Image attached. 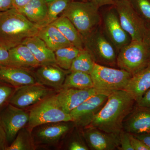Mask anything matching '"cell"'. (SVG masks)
Masks as SVG:
<instances>
[{"label": "cell", "instance_id": "cell-1", "mask_svg": "<svg viewBox=\"0 0 150 150\" xmlns=\"http://www.w3.org/2000/svg\"><path fill=\"white\" fill-rule=\"evenodd\" d=\"M136 104L133 96L125 90L113 92L108 95L104 106L88 126L119 134L123 130V121Z\"/></svg>", "mask_w": 150, "mask_h": 150}, {"label": "cell", "instance_id": "cell-2", "mask_svg": "<svg viewBox=\"0 0 150 150\" xmlns=\"http://www.w3.org/2000/svg\"><path fill=\"white\" fill-rule=\"evenodd\" d=\"M39 28L16 9L0 12V43L9 49L37 35Z\"/></svg>", "mask_w": 150, "mask_h": 150}, {"label": "cell", "instance_id": "cell-3", "mask_svg": "<svg viewBox=\"0 0 150 150\" xmlns=\"http://www.w3.org/2000/svg\"><path fill=\"white\" fill-rule=\"evenodd\" d=\"M99 8L90 1H72L61 15L71 22L83 39L101 25Z\"/></svg>", "mask_w": 150, "mask_h": 150}, {"label": "cell", "instance_id": "cell-4", "mask_svg": "<svg viewBox=\"0 0 150 150\" xmlns=\"http://www.w3.org/2000/svg\"><path fill=\"white\" fill-rule=\"evenodd\" d=\"M29 113V120L26 127L31 131L35 127L46 123L73 122L70 114L65 112L60 106L56 94L35 104Z\"/></svg>", "mask_w": 150, "mask_h": 150}, {"label": "cell", "instance_id": "cell-5", "mask_svg": "<svg viewBox=\"0 0 150 150\" xmlns=\"http://www.w3.org/2000/svg\"><path fill=\"white\" fill-rule=\"evenodd\" d=\"M90 75L94 88L108 95L116 91L125 90L132 76L125 70L96 63Z\"/></svg>", "mask_w": 150, "mask_h": 150}, {"label": "cell", "instance_id": "cell-6", "mask_svg": "<svg viewBox=\"0 0 150 150\" xmlns=\"http://www.w3.org/2000/svg\"><path fill=\"white\" fill-rule=\"evenodd\" d=\"M84 48L88 51L96 64L115 68L118 53L103 31L101 26L83 39Z\"/></svg>", "mask_w": 150, "mask_h": 150}, {"label": "cell", "instance_id": "cell-7", "mask_svg": "<svg viewBox=\"0 0 150 150\" xmlns=\"http://www.w3.org/2000/svg\"><path fill=\"white\" fill-rule=\"evenodd\" d=\"M150 64V51L143 40H131L118 52L117 67L132 76Z\"/></svg>", "mask_w": 150, "mask_h": 150}, {"label": "cell", "instance_id": "cell-8", "mask_svg": "<svg viewBox=\"0 0 150 150\" xmlns=\"http://www.w3.org/2000/svg\"><path fill=\"white\" fill-rule=\"evenodd\" d=\"M119 21L131 40H143L147 28L128 0H119L113 6Z\"/></svg>", "mask_w": 150, "mask_h": 150}, {"label": "cell", "instance_id": "cell-9", "mask_svg": "<svg viewBox=\"0 0 150 150\" xmlns=\"http://www.w3.org/2000/svg\"><path fill=\"white\" fill-rule=\"evenodd\" d=\"M101 17L100 26L103 31L118 53L121 48L131 42V38L121 26L113 6L105 11Z\"/></svg>", "mask_w": 150, "mask_h": 150}, {"label": "cell", "instance_id": "cell-10", "mask_svg": "<svg viewBox=\"0 0 150 150\" xmlns=\"http://www.w3.org/2000/svg\"><path fill=\"white\" fill-rule=\"evenodd\" d=\"M55 90L37 83L16 88L9 103L21 109L34 106L54 94Z\"/></svg>", "mask_w": 150, "mask_h": 150}, {"label": "cell", "instance_id": "cell-11", "mask_svg": "<svg viewBox=\"0 0 150 150\" xmlns=\"http://www.w3.org/2000/svg\"><path fill=\"white\" fill-rule=\"evenodd\" d=\"M29 113L23 109L8 103L0 112V124L4 130L8 145L15 139L19 131L27 126Z\"/></svg>", "mask_w": 150, "mask_h": 150}, {"label": "cell", "instance_id": "cell-12", "mask_svg": "<svg viewBox=\"0 0 150 150\" xmlns=\"http://www.w3.org/2000/svg\"><path fill=\"white\" fill-rule=\"evenodd\" d=\"M108 95L97 94L86 100L70 112L73 122L79 127L88 126L107 101Z\"/></svg>", "mask_w": 150, "mask_h": 150}, {"label": "cell", "instance_id": "cell-13", "mask_svg": "<svg viewBox=\"0 0 150 150\" xmlns=\"http://www.w3.org/2000/svg\"><path fill=\"white\" fill-rule=\"evenodd\" d=\"M68 122L46 123L35 127L31 131L35 146L56 144L69 131Z\"/></svg>", "mask_w": 150, "mask_h": 150}, {"label": "cell", "instance_id": "cell-14", "mask_svg": "<svg viewBox=\"0 0 150 150\" xmlns=\"http://www.w3.org/2000/svg\"><path fill=\"white\" fill-rule=\"evenodd\" d=\"M83 136L89 148L94 150H114L119 146V134L107 133L95 127L84 128Z\"/></svg>", "mask_w": 150, "mask_h": 150}, {"label": "cell", "instance_id": "cell-15", "mask_svg": "<svg viewBox=\"0 0 150 150\" xmlns=\"http://www.w3.org/2000/svg\"><path fill=\"white\" fill-rule=\"evenodd\" d=\"M35 69L33 73L37 82L58 91L63 88L65 79L70 72L56 64L41 65Z\"/></svg>", "mask_w": 150, "mask_h": 150}, {"label": "cell", "instance_id": "cell-16", "mask_svg": "<svg viewBox=\"0 0 150 150\" xmlns=\"http://www.w3.org/2000/svg\"><path fill=\"white\" fill-rule=\"evenodd\" d=\"M97 94H104L96 89L63 88L56 94L57 100L62 109L70 112L90 98Z\"/></svg>", "mask_w": 150, "mask_h": 150}, {"label": "cell", "instance_id": "cell-17", "mask_svg": "<svg viewBox=\"0 0 150 150\" xmlns=\"http://www.w3.org/2000/svg\"><path fill=\"white\" fill-rule=\"evenodd\" d=\"M123 130L133 134L150 131V107L139 106L136 104L123 121Z\"/></svg>", "mask_w": 150, "mask_h": 150}, {"label": "cell", "instance_id": "cell-18", "mask_svg": "<svg viewBox=\"0 0 150 150\" xmlns=\"http://www.w3.org/2000/svg\"><path fill=\"white\" fill-rule=\"evenodd\" d=\"M0 81L15 88L37 83L29 69L12 66H0Z\"/></svg>", "mask_w": 150, "mask_h": 150}, {"label": "cell", "instance_id": "cell-19", "mask_svg": "<svg viewBox=\"0 0 150 150\" xmlns=\"http://www.w3.org/2000/svg\"><path fill=\"white\" fill-rule=\"evenodd\" d=\"M21 43L29 48L40 66L56 64L54 51L37 35L28 38Z\"/></svg>", "mask_w": 150, "mask_h": 150}, {"label": "cell", "instance_id": "cell-20", "mask_svg": "<svg viewBox=\"0 0 150 150\" xmlns=\"http://www.w3.org/2000/svg\"><path fill=\"white\" fill-rule=\"evenodd\" d=\"M9 54L12 67L29 69L40 66L29 48L22 43L10 49Z\"/></svg>", "mask_w": 150, "mask_h": 150}, {"label": "cell", "instance_id": "cell-21", "mask_svg": "<svg viewBox=\"0 0 150 150\" xmlns=\"http://www.w3.org/2000/svg\"><path fill=\"white\" fill-rule=\"evenodd\" d=\"M150 88V64L133 76L125 90L131 94L136 103Z\"/></svg>", "mask_w": 150, "mask_h": 150}, {"label": "cell", "instance_id": "cell-22", "mask_svg": "<svg viewBox=\"0 0 150 150\" xmlns=\"http://www.w3.org/2000/svg\"><path fill=\"white\" fill-rule=\"evenodd\" d=\"M37 35L54 52L60 48L73 46L59 30L51 24L39 28Z\"/></svg>", "mask_w": 150, "mask_h": 150}, {"label": "cell", "instance_id": "cell-23", "mask_svg": "<svg viewBox=\"0 0 150 150\" xmlns=\"http://www.w3.org/2000/svg\"><path fill=\"white\" fill-rule=\"evenodd\" d=\"M18 10L40 28L47 17L48 5L46 0H31Z\"/></svg>", "mask_w": 150, "mask_h": 150}, {"label": "cell", "instance_id": "cell-24", "mask_svg": "<svg viewBox=\"0 0 150 150\" xmlns=\"http://www.w3.org/2000/svg\"><path fill=\"white\" fill-rule=\"evenodd\" d=\"M51 24L56 26L73 46L81 50L83 49L82 37L67 18L61 15Z\"/></svg>", "mask_w": 150, "mask_h": 150}, {"label": "cell", "instance_id": "cell-25", "mask_svg": "<svg viewBox=\"0 0 150 150\" xmlns=\"http://www.w3.org/2000/svg\"><path fill=\"white\" fill-rule=\"evenodd\" d=\"M92 88H93V84L90 74L81 72L70 71L66 77L62 89H82Z\"/></svg>", "mask_w": 150, "mask_h": 150}, {"label": "cell", "instance_id": "cell-26", "mask_svg": "<svg viewBox=\"0 0 150 150\" xmlns=\"http://www.w3.org/2000/svg\"><path fill=\"white\" fill-rule=\"evenodd\" d=\"M36 149L33 138L32 132L27 127L21 129L15 139L6 150H34Z\"/></svg>", "mask_w": 150, "mask_h": 150}, {"label": "cell", "instance_id": "cell-27", "mask_svg": "<svg viewBox=\"0 0 150 150\" xmlns=\"http://www.w3.org/2000/svg\"><path fill=\"white\" fill-rule=\"evenodd\" d=\"M81 50L74 46H71L54 51L56 64L63 69L69 71L73 61Z\"/></svg>", "mask_w": 150, "mask_h": 150}, {"label": "cell", "instance_id": "cell-28", "mask_svg": "<svg viewBox=\"0 0 150 150\" xmlns=\"http://www.w3.org/2000/svg\"><path fill=\"white\" fill-rule=\"evenodd\" d=\"M96 63L91 54L85 48L80 52L73 61L70 71H79L90 74Z\"/></svg>", "mask_w": 150, "mask_h": 150}, {"label": "cell", "instance_id": "cell-29", "mask_svg": "<svg viewBox=\"0 0 150 150\" xmlns=\"http://www.w3.org/2000/svg\"><path fill=\"white\" fill-rule=\"evenodd\" d=\"M71 1L72 0H53L47 3L48 13L40 28L51 24L58 18L59 15L62 14Z\"/></svg>", "mask_w": 150, "mask_h": 150}, {"label": "cell", "instance_id": "cell-30", "mask_svg": "<svg viewBox=\"0 0 150 150\" xmlns=\"http://www.w3.org/2000/svg\"><path fill=\"white\" fill-rule=\"evenodd\" d=\"M134 11L145 23L147 29L150 28V0H128Z\"/></svg>", "mask_w": 150, "mask_h": 150}, {"label": "cell", "instance_id": "cell-31", "mask_svg": "<svg viewBox=\"0 0 150 150\" xmlns=\"http://www.w3.org/2000/svg\"><path fill=\"white\" fill-rule=\"evenodd\" d=\"M15 88L0 81V112L9 103Z\"/></svg>", "mask_w": 150, "mask_h": 150}, {"label": "cell", "instance_id": "cell-32", "mask_svg": "<svg viewBox=\"0 0 150 150\" xmlns=\"http://www.w3.org/2000/svg\"><path fill=\"white\" fill-rule=\"evenodd\" d=\"M119 146L118 149L120 150H134L131 146L129 133L123 130L119 134Z\"/></svg>", "mask_w": 150, "mask_h": 150}, {"label": "cell", "instance_id": "cell-33", "mask_svg": "<svg viewBox=\"0 0 150 150\" xmlns=\"http://www.w3.org/2000/svg\"><path fill=\"white\" fill-rule=\"evenodd\" d=\"M0 66H11L9 49L0 43Z\"/></svg>", "mask_w": 150, "mask_h": 150}, {"label": "cell", "instance_id": "cell-34", "mask_svg": "<svg viewBox=\"0 0 150 150\" xmlns=\"http://www.w3.org/2000/svg\"><path fill=\"white\" fill-rule=\"evenodd\" d=\"M131 146L134 150H150L149 147L141 140L129 133Z\"/></svg>", "mask_w": 150, "mask_h": 150}, {"label": "cell", "instance_id": "cell-35", "mask_svg": "<svg viewBox=\"0 0 150 150\" xmlns=\"http://www.w3.org/2000/svg\"><path fill=\"white\" fill-rule=\"evenodd\" d=\"M68 150H88V147L82 140L74 139L72 140L68 146Z\"/></svg>", "mask_w": 150, "mask_h": 150}, {"label": "cell", "instance_id": "cell-36", "mask_svg": "<svg viewBox=\"0 0 150 150\" xmlns=\"http://www.w3.org/2000/svg\"><path fill=\"white\" fill-rule=\"evenodd\" d=\"M139 106L150 107V88L146 92L141 99L136 103Z\"/></svg>", "mask_w": 150, "mask_h": 150}, {"label": "cell", "instance_id": "cell-37", "mask_svg": "<svg viewBox=\"0 0 150 150\" xmlns=\"http://www.w3.org/2000/svg\"><path fill=\"white\" fill-rule=\"evenodd\" d=\"M8 146L5 132L0 124V150H6Z\"/></svg>", "mask_w": 150, "mask_h": 150}, {"label": "cell", "instance_id": "cell-38", "mask_svg": "<svg viewBox=\"0 0 150 150\" xmlns=\"http://www.w3.org/2000/svg\"><path fill=\"white\" fill-rule=\"evenodd\" d=\"M119 0H90L99 8L105 6H113Z\"/></svg>", "mask_w": 150, "mask_h": 150}, {"label": "cell", "instance_id": "cell-39", "mask_svg": "<svg viewBox=\"0 0 150 150\" xmlns=\"http://www.w3.org/2000/svg\"><path fill=\"white\" fill-rule=\"evenodd\" d=\"M133 135L144 143L150 149V131L145 133Z\"/></svg>", "mask_w": 150, "mask_h": 150}, {"label": "cell", "instance_id": "cell-40", "mask_svg": "<svg viewBox=\"0 0 150 150\" xmlns=\"http://www.w3.org/2000/svg\"><path fill=\"white\" fill-rule=\"evenodd\" d=\"M31 0H12L13 8L19 10L24 7Z\"/></svg>", "mask_w": 150, "mask_h": 150}, {"label": "cell", "instance_id": "cell-41", "mask_svg": "<svg viewBox=\"0 0 150 150\" xmlns=\"http://www.w3.org/2000/svg\"><path fill=\"white\" fill-rule=\"evenodd\" d=\"M13 8L12 0H0V12Z\"/></svg>", "mask_w": 150, "mask_h": 150}, {"label": "cell", "instance_id": "cell-42", "mask_svg": "<svg viewBox=\"0 0 150 150\" xmlns=\"http://www.w3.org/2000/svg\"><path fill=\"white\" fill-rule=\"evenodd\" d=\"M143 41L150 51V28L147 29L144 36L143 38Z\"/></svg>", "mask_w": 150, "mask_h": 150}, {"label": "cell", "instance_id": "cell-43", "mask_svg": "<svg viewBox=\"0 0 150 150\" xmlns=\"http://www.w3.org/2000/svg\"><path fill=\"white\" fill-rule=\"evenodd\" d=\"M53 1V0H46L47 3L50 2L51 1Z\"/></svg>", "mask_w": 150, "mask_h": 150}, {"label": "cell", "instance_id": "cell-44", "mask_svg": "<svg viewBox=\"0 0 150 150\" xmlns=\"http://www.w3.org/2000/svg\"><path fill=\"white\" fill-rule=\"evenodd\" d=\"M78 1H88L87 0H77Z\"/></svg>", "mask_w": 150, "mask_h": 150}]
</instances>
